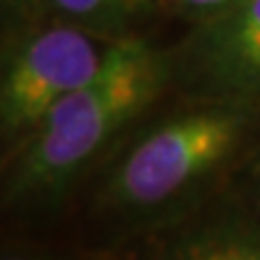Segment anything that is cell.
<instances>
[{
	"label": "cell",
	"instance_id": "ba28073f",
	"mask_svg": "<svg viewBox=\"0 0 260 260\" xmlns=\"http://www.w3.org/2000/svg\"><path fill=\"white\" fill-rule=\"evenodd\" d=\"M247 189H249V198H251V213L260 219V156L256 158L251 174L247 178Z\"/></svg>",
	"mask_w": 260,
	"mask_h": 260
},
{
	"label": "cell",
	"instance_id": "5b68a950",
	"mask_svg": "<svg viewBox=\"0 0 260 260\" xmlns=\"http://www.w3.org/2000/svg\"><path fill=\"white\" fill-rule=\"evenodd\" d=\"M162 234L143 260H260V219L245 208L184 219Z\"/></svg>",
	"mask_w": 260,
	"mask_h": 260
},
{
	"label": "cell",
	"instance_id": "52a82bcc",
	"mask_svg": "<svg viewBox=\"0 0 260 260\" xmlns=\"http://www.w3.org/2000/svg\"><path fill=\"white\" fill-rule=\"evenodd\" d=\"M172 3L180 9L184 15H191L198 22L210 20L215 15L223 13L228 9H232L241 0H172Z\"/></svg>",
	"mask_w": 260,
	"mask_h": 260
},
{
	"label": "cell",
	"instance_id": "30bf717a",
	"mask_svg": "<svg viewBox=\"0 0 260 260\" xmlns=\"http://www.w3.org/2000/svg\"><path fill=\"white\" fill-rule=\"evenodd\" d=\"M5 3H7V0H5Z\"/></svg>",
	"mask_w": 260,
	"mask_h": 260
},
{
	"label": "cell",
	"instance_id": "8992f818",
	"mask_svg": "<svg viewBox=\"0 0 260 260\" xmlns=\"http://www.w3.org/2000/svg\"><path fill=\"white\" fill-rule=\"evenodd\" d=\"M61 22L74 24L93 35L115 42L133 37L137 22L152 13L156 0H44Z\"/></svg>",
	"mask_w": 260,
	"mask_h": 260
},
{
	"label": "cell",
	"instance_id": "7a4b0ae2",
	"mask_svg": "<svg viewBox=\"0 0 260 260\" xmlns=\"http://www.w3.org/2000/svg\"><path fill=\"white\" fill-rule=\"evenodd\" d=\"M251 107L200 102L145 128L104 169L95 215L126 232L165 230L189 219L234 162Z\"/></svg>",
	"mask_w": 260,
	"mask_h": 260
},
{
	"label": "cell",
	"instance_id": "6da1fadb",
	"mask_svg": "<svg viewBox=\"0 0 260 260\" xmlns=\"http://www.w3.org/2000/svg\"><path fill=\"white\" fill-rule=\"evenodd\" d=\"M174 63L139 37L111 44L98 74L13 145L3 178L11 210H46L68 195L124 130L156 102Z\"/></svg>",
	"mask_w": 260,
	"mask_h": 260
},
{
	"label": "cell",
	"instance_id": "9c48e42d",
	"mask_svg": "<svg viewBox=\"0 0 260 260\" xmlns=\"http://www.w3.org/2000/svg\"><path fill=\"white\" fill-rule=\"evenodd\" d=\"M3 260H42V258H28V256H5Z\"/></svg>",
	"mask_w": 260,
	"mask_h": 260
},
{
	"label": "cell",
	"instance_id": "277c9868",
	"mask_svg": "<svg viewBox=\"0 0 260 260\" xmlns=\"http://www.w3.org/2000/svg\"><path fill=\"white\" fill-rule=\"evenodd\" d=\"M174 63V76L200 102L260 104V0H241L200 22Z\"/></svg>",
	"mask_w": 260,
	"mask_h": 260
},
{
	"label": "cell",
	"instance_id": "3957f363",
	"mask_svg": "<svg viewBox=\"0 0 260 260\" xmlns=\"http://www.w3.org/2000/svg\"><path fill=\"white\" fill-rule=\"evenodd\" d=\"M111 44L68 22L39 28L15 44L5 56L0 80L5 143H20L63 98L89 83Z\"/></svg>",
	"mask_w": 260,
	"mask_h": 260
}]
</instances>
